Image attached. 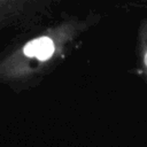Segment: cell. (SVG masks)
<instances>
[{"instance_id":"2","label":"cell","mask_w":147,"mask_h":147,"mask_svg":"<svg viewBox=\"0 0 147 147\" xmlns=\"http://www.w3.org/2000/svg\"><path fill=\"white\" fill-rule=\"evenodd\" d=\"M144 64H145V67L147 68V52H146L145 55H144Z\"/></svg>"},{"instance_id":"1","label":"cell","mask_w":147,"mask_h":147,"mask_svg":"<svg viewBox=\"0 0 147 147\" xmlns=\"http://www.w3.org/2000/svg\"><path fill=\"white\" fill-rule=\"evenodd\" d=\"M31 5V2L21 0H0V29L23 21Z\"/></svg>"}]
</instances>
